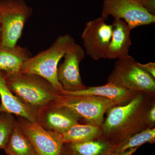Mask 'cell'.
Wrapping results in <instances>:
<instances>
[{
  "label": "cell",
  "mask_w": 155,
  "mask_h": 155,
  "mask_svg": "<svg viewBox=\"0 0 155 155\" xmlns=\"http://www.w3.org/2000/svg\"><path fill=\"white\" fill-rule=\"evenodd\" d=\"M12 114L0 113V149L4 150L8 141L16 122Z\"/></svg>",
  "instance_id": "20"
},
{
  "label": "cell",
  "mask_w": 155,
  "mask_h": 155,
  "mask_svg": "<svg viewBox=\"0 0 155 155\" xmlns=\"http://www.w3.org/2000/svg\"><path fill=\"white\" fill-rule=\"evenodd\" d=\"M102 127L78 123L62 134L64 143H81L101 138Z\"/></svg>",
  "instance_id": "18"
},
{
  "label": "cell",
  "mask_w": 155,
  "mask_h": 155,
  "mask_svg": "<svg viewBox=\"0 0 155 155\" xmlns=\"http://www.w3.org/2000/svg\"><path fill=\"white\" fill-rule=\"evenodd\" d=\"M116 145L104 139L81 143H64L61 155H111Z\"/></svg>",
  "instance_id": "15"
},
{
  "label": "cell",
  "mask_w": 155,
  "mask_h": 155,
  "mask_svg": "<svg viewBox=\"0 0 155 155\" xmlns=\"http://www.w3.org/2000/svg\"><path fill=\"white\" fill-rule=\"evenodd\" d=\"M111 40L104 58L114 60L125 57L129 54L131 45V29L124 20L114 19Z\"/></svg>",
  "instance_id": "13"
},
{
  "label": "cell",
  "mask_w": 155,
  "mask_h": 155,
  "mask_svg": "<svg viewBox=\"0 0 155 155\" xmlns=\"http://www.w3.org/2000/svg\"><path fill=\"white\" fill-rule=\"evenodd\" d=\"M124 20L131 30L155 22V16L150 14L138 0H104L101 17L109 16Z\"/></svg>",
  "instance_id": "7"
},
{
  "label": "cell",
  "mask_w": 155,
  "mask_h": 155,
  "mask_svg": "<svg viewBox=\"0 0 155 155\" xmlns=\"http://www.w3.org/2000/svg\"><path fill=\"white\" fill-rule=\"evenodd\" d=\"M7 84L15 95L38 113L55 104L60 94L46 79L33 74H7Z\"/></svg>",
  "instance_id": "2"
},
{
  "label": "cell",
  "mask_w": 155,
  "mask_h": 155,
  "mask_svg": "<svg viewBox=\"0 0 155 155\" xmlns=\"http://www.w3.org/2000/svg\"><path fill=\"white\" fill-rule=\"evenodd\" d=\"M107 82L155 97V78L139 67L137 62L129 54L118 59Z\"/></svg>",
  "instance_id": "4"
},
{
  "label": "cell",
  "mask_w": 155,
  "mask_h": 155,
  "mask_svg": "<svg viewBox=\"0 0 155 155\" xmlns=\"http://www.w3.org/2000/svg\"><path fill=\"white\" fill-rule=\"evenodd\" d=\"M155 142V128H148L130 136L116 145L114 153H121L129 149L139 147L146 143Z\"/></svg>",
  "instance_id": "19"
},
{
  "label": "cell",
  "mask_w": 155,
  "mask_h": 155,
  "mask_svg": "<svg viewBox=\"0 0 155 155\" xmlns=\"http://www.w3.org/2000/svg\"><path fill=\"white\" fill-rule=\"evenodd\" d=\"M138 148V147L133 148L129 149L121 153H114L111 155H132L133 153L136 151L137 150Z\"/></svg>",
  "instance_id": "24"
},
{
  "label": "cell",
  "mask_w": 155,
  "mask_h": 155,
  "mask_svg": "<svg viewBox=\"0 0 155 155\" xmlns=\"http://www.w3.org/2000/svg\"><path fill=\"white\" fill-rule=\"evenodd\" d=\"M75 43L69 34L59 36L48 49L27 59L20 73L35 74L43 78L52 84L60 94L64 90L57 76L59 63Z\"/></svg>",
  "instance_id": "3"
},
{
  "label": "cell",
  "mask_w": 155,
  "mask_h": 155,
  "mask_svg": "<svg viewBox=\"0 0 155 155\" xmlns=\"http://www.w3.org/2000/svg\"><path fill=\"white\" fill-rule=\"evenodd\" d=\"M0 113L14 114L31 122H37L38 113L25 104L9 88L6 81V73L0 71Z\"/></svg>",
  "instance_id": "12"
},
{
  "label": "cell",
  "mask_w": 155,
  "mask_h": 155,
  "mask_svg": "<svg viewBox=\"0 0 155 155\" xmlns=\"http://www.w3.org/2000/svg\"><path fill=\"white\" fill-rule=\"evenodd\" d=\"M31 57L26 48L0 45V71L7 74L20 73L23 64Z\"/></svg>",
  "instance_id": "16"
},
{
  "label": "cell",
  "mask_w": 155,
  "mask_h": 155,
  "mask_svg": "<svg viewBox=\"0 0 155 155\" xmlns=\"http://www.w3.org/2000/svg\"><path fill=\"white\" fill-rule=\"evenodd\" d=\"M2 28H1V24L0 23V45H2Z\"/></svg>",
  "instance_id": "25"
},
{
  "label": "cell",
  "mask_w": 155,
  "mask_h": 155,
  "mask_svg": "<svg viewBox=\"0 0 155 155\" xmlns=\"http://www.w3.org/2000/svg\"><path fill=\"white\" fill-rule=\"evenodd\" d=\"M137 65L145 72L155 78V63L149 62L146 64H142L137 62Z\"/></svg>",
  "instance_id": "22"
},
{
  "label": "cell",
  "mask_w": 155,
  "mask_h": 155,
  "mask_svg": "<svg viewBox=\"0 0 155 155\" xmlns=\"http://www.w3.org/2000/svg\"><path fill=\"white\" fill-rule=\"evenodd\" d=\"M142 5L150 14L155 15V0H139Z\"/></svg>",
  "instance_id": "23"
},
{
  "label": "cell",
  "mask_w": 155,
  "mask_h": 155,
  "mask_svg": "<svg viewBox=\"0 0 155 155\" xmlns=\"http://www.w3.org/2000/svg\"><path fill=\"white\" fill-rule=\"evenodd\" d=\"M138 1H139V0H138Z\"/></svg>",
  "instance_id": "26"
},
{
  "label": "cell",
  "mask_w": 155,
  "mask_h": 155,
  "mask_svg": "<svg viewBox=\"0 0 155 155\" xmlns=\"http://www.w3.org/2000/svg\"><path fill=\"white\" fill-rule=\"evenodd\" d=\"M32 13L24 0H0L2 45L11 47L17 45Z\"/></svg>",
  "instance_id": "5"
},
{
  "label": "cell",
  "mask_w": 155,
  "mask_h": 155,
  "mask_svg": "<svg viewBox=\"0 0 155 155\" xmlns=\"http://www.w3.org/2000/svg\"><path fill=\"white\" fill-rule=\"evenodd\" d=\"M37 123L46 130L63 134L73 125L81 123L73 111L64 106L54 104L38 112Z\"/></svg>",
  "instance_id": "11"
},
{
  "label": "cell",
  "mask_w": 155,
  "mask_h": 155,
  "mask_svg": "<svg viewBox=\"0 0 155 155\" xmlns=\"http://www.w3.org/2000/svg\"><path fill=\"white\" fill-rule=\"evenodd\" d=\"M17 123L32 144L37 155H61L64 143L62 134L45 129L37 122L18 117Z\"/></svg>",
  "instance_id": "8"
},
{
  "label": "cell",
  "mask_w": 155,
  "mask_h": 155,
  "mask_svg": "<svg viewBox=\"0 0 155 155\" xmlns=\"http://www.w3.org/2000/svg\"><path fill=\"white\" fill-rule=\"evenodd\" d=\"M137 93L127 90L116 84L107 82L101 86L87 87L77 91H62L60 94L72 96H91L107 98L122 105L128 103Z\"/></svg>",
  "instance_id": "14"
},
{
  "label": "cell",
  "mask_w": 155,
  "mask_h": 155,
  "mask_svg": "<svg viewBox=\"0 0 155 155\" xmlns=\"http://www.w3.org/2000/svg\"><path fill=\"white\" fill-rule=\"evenodd\" d=\"M55 104L66 107L73 111L81 119L82 124L102 127L104 115L110 108L120 105L103 97L60 94Z\"/></svg>",
  "instance_id": "6"
},
{
  "label": "cell",
  "mask_w": 155,
  "mask_h": 155,
  "mask_svg": "<svg viewBox=\"0 0 155 155\" xmlns=\"http://www.w3.org/2000/svg\"><path fill=\"white\" fill-rule=\"evenodd\" d=\"M146 122L148 128H153L155 126V103L150 107L147 112Z\"/></svg>",
  "instance_id": "21"
},
{
  "label": "cell",
  "mask_w": 155,
  "mask_h": 155,
  "mask_svg": "<svg viewBox=\"0 0 155 155\" xmlns=\"http://www.w3.org/2000/svg\"><path fill=\"white\" fill-rule=\"evenodd\" d=\"M106 21L101 17L89 21L81 35L85 52L94 61L104 58L112 37L113 25Z\"/></svg>",
  "instance_id": "9"
},
{
  "label": "cell",
  "mask_w": 155,
  "mask_h": 155,
  "mask_svg": "<svg viewBox=\"0 0 155 155\" xmlns=\"http://www.w3.org/2000/svg\"><path fill=\"white\" fill-rule=\"evenodd\" d=\"M3 150L7 155H37L30 140L17 120L8 141Z\"/></svg>",
  "instance_id": "17"
},
{
  "label": "cell",
  "mask_w": 155,
  "mask_h": 155,
  "mask_svg": "<svg viewBox=\"0 0 155 155\" xmlns=\"http://www.w3.org/2000/svg\"><path fill=\"white\" fill-rule=\"evenodd\" d=\"M154 103L155 97L137 93L128 103L110 108L102 126L101 138L116 145L130 136L148 128L147 112Z\"/></svg>",
  "instance_id": "1"
},
{
  "label": "cell",
  "mask_w": 155,
  "mask_h": 155,
  "mask_svg": "<svg viewBox=\"0 0 155 155\" xmlns=\"http://www.w3.org/2000/svg\"><path fill=\"white\" fill-rule=\"evenodd\" d=\"M63 63L58 65L57 76L63 90L77 91L87 88L82 82L79 64L85 58L84 50L75 43L65 54Z\"/></svg>",
  "instance_id": "10"
}]
</instances>
